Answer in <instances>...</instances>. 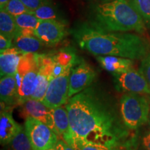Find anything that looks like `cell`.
I'll return each instance as SVG.
<instances>
[{"instance_id": "26", "label": "cell", "mask_w": 150, "mask_h": 150, "mask_svg": "<svg viewBox=\"0 0 150 150\" xmlns=\"http://www.w3.org/2000/svg\"><path fill=\"white\" fill-rule=\"evenodd\" d=\"M21 1L29 9V11L32 12L49 0H21Z\"/></svg>"}, {"instance_id": "14", "label": "cell", "mask_w": 150, "mask_h": 150, "mask_svg": "<svg viewBox=\"0 0 150 150\" xmlns=\"http://www.w3.org/2000/svg\"><path fill=\"white\" fill-rule=\"evenodd\" d=\"M96 59L101 67L111 74L134 68V60L130 59L115 56H97Z\"/></svg>"}, {"instance_id": "15", "label": "cell", "mask_w": 150, "mask_h": 150, "mask_svg": "<svg viewBox=\"0 0 150 150\" xmlns=\"http://www.w3.org/2000/svg\"><path fill=\"white\" fill-rule=\"evenodd\" d=\"M1 102L8 105L19 104L18 85L16 75L5 76L0 80Z\"/></svg>"}, {"instance_id": "18", "label": "cell", "mask_w": 150, "mask_h": 150, "mask_svg": "<svg viewBox=\"0 0 150 150\" xmlns=\"http://www.w3.org/2000/svg\"><path fill=\"white\" fill-rule=\"evenodd\" d=\"M0 33L8 39L13 40L20 35L15 17L5 10H0Z\"/></svg>"}, {"instance_id": "5", "label": "cell", "mask_w": 150, "mask_h": 150, "mask_svg": "<svg viewBox=\"0 0 150 150\" xmlns=\"http://www.w3.org/2000/svg\"><path fill=\"white\" fill-rule=\"evenodd\" d=\"M39 69V54L29 53L22 56L16 74L19 104L32 97L36 88Z\"/></svg>"}, {"instance_id": "11", "label": "cell", "mask_w": 150, "mask_h": 150, "mask_svg": "<svg viewBox=\"0 0 150 150\" xmlns=\"http://www.w3.org/2000/svg\"><path fill=\"white\" fill-rule=\"evenodd\" d=\"M21 112L24 117H31L42 122L56 131L52 109L43 104L42 101L33 98L26 99L21 104Z\"/></svg>"}, {"instance_id": "7", "label": "cell", "mask_w": 150, "mask_h": 150, "mask_svg": "<svg viewBox=\"0 0 150 150\" xmlns=\"http://www.w3.org/2000/svg\"><path fill=\"white\" fill-rule=\"evenodd\" d=\"M69 67L59 76L50 81L44 98L42 102L45 106L54 109L68 102L69 81L71 70Z\"/></svg>"}, {"instance_id": "4", "label": "cell", "mask_w": 150, "mask_h": 150, "mask_svg": "<svg viewBox=\"0 0 150 150\" xmlns=\"http://www.w3.org/2000/svg\"><path fill=\"white\" fill-rule=\"evenodd\" d=\"M150 104L142 94L127 93L120 100V110L122 120L127 128L138 129L148 120Z\"/></svg>"}, {"instance_id": "30", "label": "cell", "mask_w": 150, "mask_h": 150, "mask_svg": "<svg viewBox=\"0 0 150 150\" xmlns=\"http://www.w3.org/2000/svg\"><path fill=\"white\" fill-rule=\"evenodd\" d=\"M9 1V0H0V10L4 9L5 6H6L7 3Z\"/></svg>"}, {"instance_id": "20", "label": "cell", "mask_w": 150, "mask_h": 150, "mask_svg": "<svg viewBox=\"0 0 150 150\" xmlns=\"http://www.w3.org/2000/svg\"><path fill=\"white\" fill-rule=\"evenodd\" d=\"M31 13L40 20H57L65 22L57 6L54 4L52 0H49Z\"/></svg>"}, {"instance_id": "1", "label": "cell", "mask_w": 150, "mask_h": 150, "mask_svg": "<svg viewBox=\"0 0 150 150\" xmlns=\"http://www.w3.org/2000/svg\"><path fill=\"white\" fill-rule=\"evenodd\" d=\"M65 107L70 126L69 145L81 142L110 147L132 146L120 106L99 86L91 85L70 97Z\"/></svg>"}, {"instance_id": "31", "label": "cell", "mask_w": 150, "mask_h": 150, "mask_svg": "<svg viewBox=\"0 0 150 150\" xmlns=\"http://www.w3.org/2000/svg\"><path fill=\"white\" fill-rule=\"evenodd\" d=\"M64 150H76L74 149V147H72V146L69 145L68 144H67L66 142H65V146H64Z\"/></svg>"}, {"instance_id": "6", "label": "cell", "mask_w": 150, "mask_h": 150, "mask_svg": "<svg viewBox=\"0 0 150 150\" xmlns=\"http://www.w3.org/2000/svg\"><path fill=\"white\" fill-rule=\"evenodd\" d=\"M25 119L24 127L33 150H49L59 141L58 134L45 124L31 117Z\"/></svg>"}, {"instance_id": "27", "label": "cell", "mask_w": 150, "mask_h": 150, "mask_svg": "<svg viewBox=\"0 0 150 150\" xmlns=\"http://www.w3.org/2000/svg\"><path fill=\"white\" fill-rule=\"evenodd\" d=\"M13 40L8 39V38L5 37L4 35H0V52H5L6 50H8L12 47Z\"/></svg>"}, {"instance_id": "28", "label": "cell", "mask_w": 150, "mask_h": 150, "mask_svg": "<svg viewBox=\"0 0 150 150\" xmlns=\"http://www.w3.org/2000/svg\"><path fill=\"white\" fill-rule=\"evenodd\" d=\"M142 145L146 150H150V132L145 134L142 138Z\"/></svg>"}, {"instance_id": "16", "label": "cell", "mask_w": 150, "mask_h": 150, "mask_svg": "<svg viewBox=\"0 0 150 150\" xmlns=\"http://www.w3.org/2000/svg\"><path fill=\"white\" fill-rule=\"evenodd\" d=\"M13 45L23 54L36 53L45 45L34 34H20L13 40Z\"/></svg>"}, {"instance_id": "3", "label": "cell", "mask_w": 150, "mask_h": 150, "mask_svg": "<svg viewBox=\"0 0 150 150\" xmlns=\"http://www.w3.org/2000/svg\"><path fill=\"white\" fill-rule=\"evenodd\" d=\"M88 16V22L91 25L108 31H134L142 34L147 29L142 18L129 0L92 2Z\"/></svg>"}, {"instance_id": "2", "label": "cell", "mask_w": 150, "mask_h": 150, "mask_svg": "<svg viewBox=\"0 0 150 150\" xmlns=\"http://www.w3.org/2000/svg\"><path fill=\"white\" fill-rule=\"evenodd\" d=\"M70 33L81 49L94 56L142 59L149 53V42L139 35L101 29L88 22L76 24Z\"/></svg>"}, {"instance_id": "29", "label": "cell", "mask_w": 150, "mask_h": 150, "mask_svg": "<svg viewBox=\"0 0 150 150\" xmlns=\"http://www.w3.org/2000/svg\"><path fill=\"white\" fill-rule=\"evenodd\" d=\"M64 146H65V141L62 140H59L57 143L52 147L51 149L49 150H64Z\"/></svg>"}, {"instance_id": "19", "label": "cell", "mask_w": 150, "mask_h": 150, "mask_svg": "<svg viewBox=\"0 0 150 150\" xmlns=\"http://www.w3.org/2000/svg\"><path fill=\"white\" fill-rule=\"evenodd\" d=\"M16 24L20 30V34H34L33 31L40 23V20L32 13H24L15 16Z\"/></svg>"}, {"instance_id": "22", "label": "cell", "mask_w": 150, "mask_h": 150, "mask_svg": "<svg viewBox=\"0 0 150 150\" xmlns=\"http://www.w3.org/2000/svg\"><path fill=\"white\" fill-rule=\"evenodd\" d=\"M9 144L12 150H33L25 127H23Z\"/></svg>"}, {"instance_id": "12", "label": "cell", "mask_w": 150, "mask_h": 150, "mask_svg": "<svg viewBox=\"0 0 150 150\" xmlns=\"http://www.w3.org/2000/svg\"><path fill=\"white\" fill-rule=\"evenodd\" d=\"M22 126L15 120L12 111L8 109L1 110L0 115V142L5 145L10 143L11 140L21 130Z\"/></svg>"}, {"instance_id": "23", "label": "cell", "mask_w": 150, "mask_h": 150, "mask_svg": "<svg viewBox=\"0 0 150 150\" xmlns=\"http://www.w3.org/2000/svg\"><path fill=\"white\" fill-rule=\"evenodd\" d=\"M3 10L7 11L14 17L24 13L31 12L21 0H9Z\"/></svg>"}, {"instance_id": "8", "label": "cell", "mask_w": 150, "mask_h": 150, "mask_svg": "<svg viewBox=\"0 0 150 150\" xmlns=\"http://www.w3.org/2000/svg\"><path fill=\"white\" fill-rule=\"evenodd\" d=\"M114 86L118 92L150 95V87L139 70L134 68L112 74Z\"/></svg>"}, {"instance_id": "21", "label": "cell", "mask_w": 150, "mask_h": 150, "mask_svg": "<svg viewBox=\"0 0 150 150\" xmlns=\"http://www.w3.org/2000/svg\"><path fill=\"white\" fill-rule=\"evenodd\" d=\"M150 31V0H129Z\"/></svg>"}, {"instance_id": "32", "label": "cell", "mask_w": 150, "mask_h": 150, "mask_svg": "<svg viewBox=\"0 0 150 150\" xmlns=\"http://www.w3.org/2000/svg\"><path fill=\"white\" fill-rule=\"evenodd\" d=\"M87 1H91V2H101V1H106L110 0H87Z\"/></svg>"}, {"instance_id": "24", "label": "cell", "mask_w": 150, "mask_h": 150, "mask_svg": "<svg viewBox=\"0 0 150 150\" xmlns=\"http://www.w3.org/2000/svg\"><path fill=\"white\" fill-rule=\"evenodd\" d=\"M76 150H131V147H110L98 144L87 143V142H76L72 146Z\"/></svg>"}, {"instance_id": "25", "label": "cell", "mask_w": 150, "mask_h": 150, "mask_svg": "<svg viewBox=\"0 0 150 150\" xmlns=\"http://www.w3.org/2000/svg\"><path fill=\"white\" fill-rule=\"evenodd\" d=\"M139 72L143 75L150 87V52L142 59Z\"/></svg>"}, {"instance_id": "10", "label": "cell", "mask_w": 150, "mask_h": 150, "mask_svg": "<svg viewBox=\"0 0 150 150\" xmlns=\"http://www.w3.org/2000/svg\"><path fill=\"white\" fill-rule=\"evenodd\" d=\"M33 33L47 46L59 43L67 34L66 24L57 20H40Z\"/></svg>"}, {"instance_id": "13", "label": "cell", "mask_w": 150, "mask_h": 150, "mask_svg": "<svg viewBox=\"0 0 150 150\" xmlns=\"http://www.w3.org/2000/svg\"><path fill=\"white\" fill-rule=\"evenodd\" d=\"M23 53L12 47L0 54V75L5 76L16 75Z\"/></svg>"}, {"instance_id": "9", "label": "cell", "mask_w": 150, "mask_h": 150, "mask_svg": "<svg viewBox=\"0 0 150 150\" xmlns=\"http://www.w3.org/2000/svg\"><path fill=\"white\" fill-rule=\"evenodd\" d=\"M97 74L91 65L79 61L71 70L69 81V98L92 85Z\"/></svg>"}, {"instance_id": "17", "label": "cell", "mask_w": 150, "mask_h": 150, "mask_svg": "<svg viewBox=\"0 0 150 150\" xmlns=\"http://www.w3.org/2000/svg\"><path fill=\"white\" fill-rule=\"evenodd\" d=\"M56 134L61 136L66 142L70 136V126L66 107L59 106L52 109Z\"/></svg>"}]
</instances>
